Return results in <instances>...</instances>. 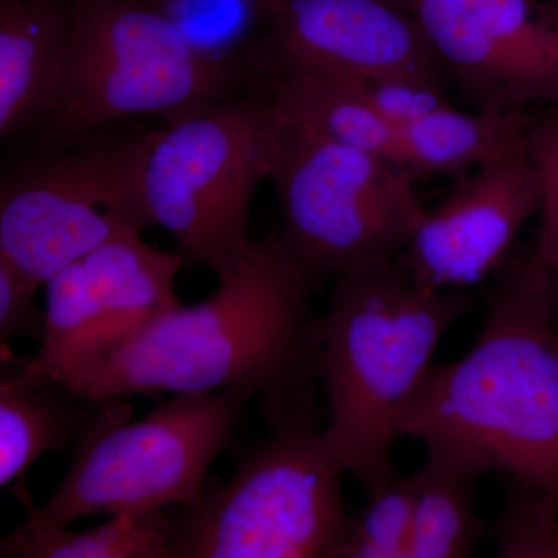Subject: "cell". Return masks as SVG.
<instances>
[{
	"label": "cell",
	"instance_id": "6da1fadb",
	"mask_svg": "<svg viewBox=\"0 0 558 558\" xmlns=\"http://www.w3.org/2000/svg\"><path fill=\"white\" fill-rule=\"evenodd\" d=\"M218 281L207 300L163 312L54 381L97 403L236 389L259 396L270 427L318 410L317 281L278 230L253 241Z\"/></svg>",
	"mask_w": 558,
	"mask_h": 558
},
{
	"label": "cell",
	"instance_id": "7a4b0ae2",
	"mask_svg": "<svg viewBox=\"0 0 558 558\" xmlns=\"http://www.w3.org/2000/svg\"><path fill=\"white\" fill-rule=\"evenodd\" d=\"M453 447L486 472L527 481L558 497V336L546 270L513 252L492 277L473 347L435 366L400 438Z\"/></svg>",
	"mask_w": 558,
	"mask_h": 558
},
{
	"label": "cell",
	"instance_id": "3957f363",
	"mask_svg": "<svg viewBox=\"0 0 558 558\" xmlns=\"http://www.w3.org/2000/svg\"><path fill=\"white\" fill-rule=\"evenodd\" d=\"M473 306L465 290L425 288L396 256L333 279L318 318L325 436L366 495L399 475L400 425L440 341Z\"/></svg>",
	"mask_w": 558,
	"mask_h": 558
},
{
	"label": "cell",
	"instance_id": "277c9868",
	"mask_svg": "<svg viewBox=\"0 0 558 558\" xmlns=\"http://www.w3.org/2000/svg\"><path fill=\"white\" fill-rule=\"evenodd\" d=\"M279 131L267 86L165 120L150 131L140 171L149 227L170 233L189 263L229 275L255 241L250 208L270 180Z\"/></svg>",
	"mask_w": 558,
	"mask_h": 558
},
{
	"label": "cell",
	"instance_id": "5b68a950",
	"mask_svg": "<svg viewBox=\"0 0 558 558\" xmlns=\"http://www.w3.org/2000/svg\"><path fill=\"white\" fill-rule=\"evenodd\" d=\"M68 75L31 135L53 148L132 117L170 120L263 84L204 57L154 0H72Z\"/></svg>",
	"mask_w": 558,
	"mask_h": 558
},
{
	"label": "cell",
	"instance_id": "8992f818",
	"mask_svg": "<svg viewBox=\"0 0 558 558\" xmlns=\"http://www.w3.org/2000/svg\"><path fill=\"white\" fill-rule=\"evenodd\" d=\"M347 475L318 410L282 418L222 487L172 515L170 558H339Z\"/></svg>",
	"mask_w": 558,
	"mask_h": 558
},
{
	"label": "cell",
	"instance_id": "52a82bcc",
	"mask_svg": "<svg viewBox=\"0 0 558 558\" xmlns=\"http://www.w3.org/2000/svg\"><path fill=\"white\" fill-rule=\"evenodd\" d=\"M252 398L236 389L172 396L138 421H131L123 399L106 400L61 483L44 505L25 510V519L70 524L199 505L209 469L230 449Z\"/></svg>",
	"mask_w": 558,
	"mask_h": 558
},
{
	"label": "cell",
	"instance_id": "ba28073f",
	"mask_svg": "<svg viewBox=\"0 0 558 558\" xmlns=\"http://www.w3.org/2000/svg\"><path fill=\"white\" fill-rule=\"evenodd\" d=\"M109 126L5 167L0 260L43 288L73 260L149 227L140 171L150 131Z\"/></svg>",
	"mask_w": 558,
	"mask_h": 558
},
{
	"label": "cell",
	"instance_id": "9c48e42d",
	"mask_svg": "<svg viewBox=\"0 0 558 558\" xmlns=\"http://www.w3.org/2000/svg\"><path fill=\"white\" fill-rule=\"evenodd\" d=\"M270 180L279 236L317 282L398 255L425 209L413 172L299 124L281 123Z\"/></svg>",
	"mask_w": 558,
	"mask_h": 558
},
{
	"label": "cell",
	"instance_id": "30bf717a",
	"mask_svg": "<svg viewBox=\"0 0 558 558\" xmlns=\"http://www.w3.org/2000/svg\"><path fill=\"white\" fill-rule=\"evenodd\" d=\"M142 233L105 242L46 282V337L35 355L16 359L25 373L54 380L182 304L175 281L185 256L154 247Z\"/></svg>",
	"mask_w": 558,
	"mask_h": 558
},
{
	"label": "cell",
	"instance_id": "8fae6325",
	"mask_svg": "<svg viewBox=\"0 0 558 558\" xmlns=\"http://www.w3.org/2000/svg\"><path fill=\"white\" fill-rule=\"evenodd\" d=\"M450 86L487 112L558 106V11L549 0H399Z\"/></svg>",
	"mask_w": 558,
	"mask_h": 558
},
{
	"label": "cell",
	"instance_id": "7c38bea8",
	"mask_svg": "<svg viewBox=\"0 0 558 558\" xmlns=\"http://www.w3.org/2000/svg\"><path fill=\"white\" fill-rule=\"evenodd\" d=\"M269 51L270 80L306 72L450 87L421 24L399 0H269Z\"/></svg>",
	"mask_w": 558,
	"mask_h": 558
},
{
	"label": "cell",
	"instance_id": "4fadbf2b",
	"mask_svg": "<svg viewBox=\"0 0 558 558\" xmlns=\"http://www.w3.org/2000/svg\"><path fill=\"white\" fill-rule=\"evenodd\" d=\"M542 189L523 137L459 175L435 208L425 207L402 260L428 289L465 290L492 279L538 215Z\"/></svg>",
	"mask_w": 558,
	"mask_h": 558
},
{
	"label": "cell",
	"instance_id": "5bb4252c",
	"mask_svg": "<svg viewBox=\"0 0 558 558\" xmlns=\"http://www.w3.org/2000/svg\"><path fill=\"white\" fill-rule=\"evenodd\" d=\"M72 0H0V137H31L60 98Z\"/></svg>",
	"mask_w": 558,
	"mask_h": 558
},
{
	"label": "cell",
	"instance_id": "9a60e30c",
	"mask_svg": "<svg viewBox=\"0 0 558 558\" xmlns=\"http://www.w3.org/2000/svg\"><path fill=\"white\" fill-rule=\"evenodd\" d=\"M101 403L60 381L33 376L3 355L0 379V487L33 508L28 473L47 453H72Z\"/></svg>",
	"mask_w": 558,
	"mask_h": 558
},
{
	"label": "cell",
	"instance_id": "2e32d148",
	"mask_svg": "<svg viewBox=\"0 0 558 558\" xmlns=\"http://www.w3.org/2000/svg\"><path fill=\"white\" fill-rule=\"evenodd\" d=\"M486 469L453 447L427 444L411 475L414 492L410 558H468L488 527L476 512V483Z\"/></svg>",
	"mask_w": 558,
	"mask_h": 558
},
{
	"label": "cell",
	"instance_id": "e0dca14e",
	"mask_svg": "<svg viewBox=\"0 0 558 558\" xmlns=\"http://www.w3.org/2000/svg\"><path fill=\"white\" fill-rule=\"evenodd\" d=\"M25 519L0 542L2 558H170L172 515L165 510L121 513L100 526Z\"/></svg>",
	"mask_w": 558,
	"mask_h": 558
},
{
	"label": "cell",
	"instance_id": "ac0fdd59",
	"mask_svg": "<svg viewBox=\"0 0 558 558\" xmlns=\"http://www.w3.org/2000/svg\"><path fill=\"white\" fill-rule=\"evenodd\" d=\"M204 57L245 70L266 86L270 75L269 0H154Z\"/></svg>",
	"mask_w": 558,
	"mask_h": 558
},
{
	"label": "cell",
	"instance_id": "d6986e66",
	"mask_svg": "<svg viewBox=\"0 0 558 558\" xmlns=\"http://www.w3.org/2000/svg\"><path fill=\"white\" fill-rule=\"evenodd\" d=\"M505 497L492 521L495 556L558 558V497L527 481L505 476Z\"/></svg>",
	"mask_w": 558,
	"mask_h": 558
},
{
	"label": "cell",
	"instance_id": "ffe728a7",
	"mask_svg": "<svg viewBox=\"0 0 558 558\" xmlns=\"http://www.w3.org/2000/svg\"><path fill=\"white\" fill-rule=\"evenodd\" d=\"M414 492L411 475L395 476L366 495L339 558H410Z\"/></svg>",
	"mask_w": 558,
	"mask_h": 558
},
{
	"label": "cell",
	"instance_id": "44dd1931",
	"mask_svg": "<svg viewBox=\"0 0 558 558\" xmlns=\"http://www.w3.org/2000/svg\"><path fill=\"white\" fill-rule=\"evenodd\" d=\"M524 145L542 189L537 238L532 255L545 269H558V106L529 116Z\"/></svg>",
	"mask_w": 558,
	"mask_h": 558
},
{
	"label": "cell",
	"instance_id": "7402d4cb",
	"mask_svg": "<svg viewBox=\"0 0 558 558\" xmlns=\"http://www.w3.org/2000/svg\"><path fill=\"white\" fill-rule=\"evenodd\" d=\"M39 286L0 260V341L25 337L43 343L46 337V307L36 303Z\"/></svg>",
	"mask_w": 558,
	"mask_h": 558
},
{
	"label": "cell",
	"instance_id": "603a6c76",
	"mask_svg": "<svg viewBox=\"0 0 558 558\" xmlns=\"http://www.w3.org/2000/svg\"><path fill=\"white\" fill-rule=\"evenodd\" d=\"M546 270V301H548V314L550 325L558 336V269Z\"/></svg>",
	"mask_w": 558,
	"mask_h": 558
},
{
	"label": "cell",
	"instance_id": "cb8c5ba5",
	"mask_svg": "<svg viewBox=\"0 0 558 558\" xmlns=\"http://www.w3.org/2000/svg\"><path fill=\"white\" fill-rule=\"evenodd\" d=\"M549 3L558 11V0H549Z\"/></svg>",
	"mask_w": 558,
	"mask_h": 558
}]
</instances>
